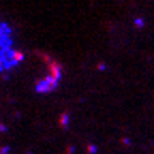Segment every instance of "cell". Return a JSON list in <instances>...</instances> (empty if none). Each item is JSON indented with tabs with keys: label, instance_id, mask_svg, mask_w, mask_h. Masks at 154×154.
I'll return each instance as SVG.
<instances>
[{
	"label": "cell",
	"instance_id": "cell-1",
	"mask_svg": "<svg viewBox=\"0 0 154 154\" xmlns=\"http://www.w3.org/2000/svg\"><path fill=\"white\" fill-rule=\"evenodd\" d=\"M26 54L19 49L13 28L7 22H0V75L17 69L24 62Z\"/></svg>",
	"mask_w": 154,
	"mask_h": 154
},
{
	"label": "cell",
	"instance_id": "cell-2",
	"mask_svg": "<svg viewBox=\"0 0 154 154\" xmlns=\"http://www.w3.org/2000/svg\"><path fill=\"white\" fill-rule=\"evenodd\" d=\"M38 60H41V73L34 82V90L38 94H49L62 82V64L47 54H38Z\"/></svg>",
	"mask_w": 154,
	"mask_h": 154
}]
</instances>
